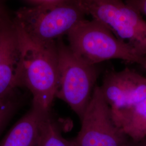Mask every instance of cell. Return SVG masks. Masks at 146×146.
<instances>
[{"instance_id": "cell-1", "label": "cell", "mask_w": 146, "mask_h": 146, "mask_svg": "<svg viewBox=\"0 0 146 146\" xmlns=\"http://www.w3.org/2000/svg\"><path fill=\"white\" fill-rule=\"evenodd\" d=\"M15 27L20 49L17 87L28 89L33 96V106L50 113L58 81L57 41H33Z\"/></svg>"}, {"instance_id": "cell-2", "label": "cell", "mask_w": 146, "mask_h": 146, "mask_svg": "<svg viewBox=\"0 0 146 146\" xmlns=\"http://www.w3.org/2000/svg\"><path fill=\"white\" fill-rule=\"evenodd\" d=\"M68 47L77 58L90 65L119 59L144 66L145 57L118 38L99 22L86 19L67 33Z\"/></svg>"}, {"instance_id": "cell-3", "label": "cell", "mask_w": 146, "mask_h": 146, "mask_svg": "<svg viewBox=\"0 0 146 146\" xmlns=\"http://www.w3.org/2000/svg\"><path fill=\"white\" fill-rule=\"evenodd\" d=\"M85 14L74 0L23 7L15 13V26L27 37L40 43L56 42L67 34Z\"/></svg>"}, {"instance_id": "cell-4", "label": "cell", "mask_w": 146, "mask_h": 146, "mask_svg": "<svg viewBox=\"0 0 146 146\" xmlns=\"http://www.w3.org/2000/svg\"><path fill=\"white\" fill-rule=\"evenodd\" d=\"M58 81L55 98L69 105L80 120L95 87L98 76L96 65L84 62L62 41H57Z\"/></svg>"}, {"instance_id": "cell-5", "label": "cell", "mask_w": 146, "mask_h": 146, "mask_svg": "<svg viewBox=\"0 0 146 146\" xmlns=\"http://www.w3.org/2000/svg\"><path fill=\"white\" fill-rule=\"evenodd\" d=\"M85 15L107 27L116 36L146 55V21L122 0H74Z\"/></svg>"}, {"instance_id": "cell-6", "label": "cell", "mask_w": 146, "mask_h": 146, "mask_svg": "<svg viewBox=\"0 0 146 146\" xmlns=\"http://www.w3.org/2000/svg\"><path fill=\"white\" fill-rule=\"evenodd\" d=\"M81 121L75 146H135L115 125L100 86H95Z\"/></svg>"}, {"instance_id": "cell-7", "label": "cell", "mask_w": 146, "mask_h": 146, "mask_svg": "<svg viewBox=\"0 0 146 146\" xmlns=\"http://www.w3.org/2000/svg\"><path fill=\"white\" fill-rule=\"evenodd\" d=\"M100 88L110 109L125 108L146 99V78L129 68L112 71Z\"/></svg>"}, {"instance_id": "cell-8", "label": "cell", "mask_w": 146, "mask_h": 146, "mask_svg": "<svg viewBox=\"0 0 146 146\" xmlns=\"http://www.w3.org/2000/svg\"><path fill=\"white\" fill-rule=\"evenodd\" d=\"M0 99L11 96L17 88L16 78L20 62L17 33L13 20L4 11L0 13Z\"/></svg>"}, {"instance_id": "cell-9", "label": "cell", "mask_w": 146, "mask_h": 146, "mask_svg": "<svg viewBox=\"0 0 146 146\" xmlns=\"http://www.w3.org/2000/svg\"><path fill=\"white\" fill-rule=\"evenodd\" d=\"M49 113L32 106L5 136L0 146H36L43 121Z\"/></svg>"}, {"instance_id": "cell-10", "label": "cell", "mask_w": 146, "mask_h": 146, "mask_svg": "<svg viewBox=\"0 0 146 146\" xmlns=\"http://www.w3.org/2000/svg\"><path fill=\"white\" fill-rule=\"evenodd\" d=\"M115 125L134 143L146 138V99L129 107L111 110Z\"/></svg>"}, {"instance_id": "cell-11", "label": "cell", "mask_w": 146, "mask_h": 146, "mask_svg": "<svg viewBox=\"0 0 146 146\" xmlns=\"http://www.w3.org/2000/svg\"><path fill=\"white\" fill-rule=\"evenodd\" d=\"M36 146H75L73 140H68L61 134L58 125L50 114L43 121L38 140Z\"/></svg>"}, {"instance_id": "cell-12", "label": "cell", "mask_w": 146, "mask_h": 146, "mask_svg": "<svg viewBox=\"0 0 146 146\" xmlns=\"http://www.w3.org/2000/svg\"><path fill=\"white\" fill-rule=\"evenodd\" d=\"M15 104L11 99V96L0 99V131L5 122L11 116L15 108Z\"/></svg>"}, {"instance_id": "cell-13", "label": "cell", "mask_w": 146, "mask_h": 146, "mask_svg": "<svg viewBox=\"0 0 146 146\" xmlns=\"http://www.w3.org/2000/svg\"><path fill=\"white\" fill-rule=\"evenodd\" d=\"M125 3L146 17V0H125Z\"/></svg>"}, {"instance_id": "cell-14", "label": "cell", "mask_w": 146, "mask_h": 146, "mask_svg": "<svg viewBox=\"0 0 146 146\" xmlns=\"http://www.w3.org/2000/svg\"><path fill=\"white\" fill-rule=\"evenodd\" d=\"M31 1L36 2L37 5H38V4H41V3H44L55 2L61 1H63V0H31Z\"/></svg>"}, {"instance_id": "cell-15", "label": "cell", "mask_w": 146, "mask_h": 146, "mask_svg": "<svg viewBox=\"0 0 146 146\" xmlns=\"http://www.w3.org/2000/svg\"><path fill=\"white\" fill-rule=\"evenodd\" d=\"M135 146H146V138L140 142L135 143Z\"/></svg>"}, {"instance_id": "cell-16", "label": "cell", "mask_w": 146, "mask_h": 146, "mask_svg": "<svg viewBox=\"0 0 146 146\" xmlns=\"http://www.w3.org/2000/svg\"><path fill=\"white\" fill-rule=\"evenodd\" d=\"M1 58H2V51H1V46H0V63L1 61Z\"/></svg>"}, {"instance_id": "cell-17", "label": "cell", "mask_w": 146, "mask_h": 146, "mask_svg": "<svg viewBox=\"0 0 146 146\" xmlns=\"http://www.w3.org/2000/svg\"><path fill=\"white\" fill-rule=\"evenodd\" d=\"M143 67L145 68V69H146V57H145V63H144V66H143Z\"/></svg>"}, {"instance_id": "cell-18", "label": "cell", "mask_w": 146, "mask_h": 146, "mask_svg": "<svg viewBox=\"0 0 146 146\" xmlns=\"http://www.w3.org/2000/svg\"><path fill=\"white\" fill-rule=\"evenodd\" d=\"M2 10V8L0 7V13H1V12Z\"/></svg>"}]
</instances>
